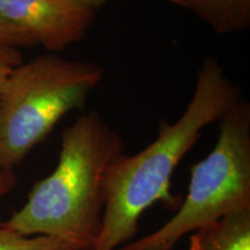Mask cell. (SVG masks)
Here are the masks:
<instances>
[{
	"label": "cell",
	"mask_w": 250,
	"mask_h": 250,
	"mask_svg": "<svg viewBox=\"0 0 250 250\" xmlns=\"http://www.w3.org/2000/svg\"><path fill=\"white\" fill-rule=\"evenodd\" d=\"M18 186V177L14 170L0 169V198L12 192Z\"/></svg>",
	"instance_id": "cell-11"
},
{
	"label": "cell",
	"mask_w": 250,
	"mask_h": 250,
	"mask_svg": "<svg viewBox=\"0 0 250 250\" xmlns=\"http://www.w3.org/2000/svg\"><path fill=\"white\" fill-rule=\"evenodd\" d=\"M95 19L78 0H0V22L48 52L58 54L85 39Z\"/></svg>",
	"instance_id": "cell-5"
},
{
	"label": "cell",
	"mask_w": 250,
	"mask_h": 250,
	"mask_svg": "<svg viewBox=\"0 0 250 250\" xmlns=\"http://www.w3.org/2000/svg\"><path fill=\"white\" fill-rule=\"evenodd\" d=\"M145 250H170V249H168L167 247H164V246H158V247H153V248H148Z\"/></svg>",
	"instance_id": "cell-13"
},
{
	"label": "cell",
	"mask_w": 250,
	"mask_h": 250,
	"mask_svg": "<svg viewBox=\"0 0 250 250\" xmlns=\"http://www.w3.org/2000/svg\"><path fill=\"white\" fill-rule=\"evenodd\" d=\"M78 1L96 13V12L100 11L103 6H105L108 2H110L111 0H78Z\"/></svg>",
	"instance_id": "cell-12"
},
{
	"label": "cell",
	"mask_w": 250,
	"mask_h": 250,
	"mask_svg": "<svg viewBox=\"0 0 250 250\" xmlns=\"http://www.w3.org/2000/svg\"><path fill=\"white\" fill-rule=\"evenodd\" d=\"M192 12L221 35L245 33L250 28V0H169Z\"/></svg>",
	"instance_id": "cell-7"
},
{
	"label": "cell",
	"mask_w": 250,
	"mask_h": 250,
	"mask_svg": "<svg viewBox=\"0 0 250 250\" xmlns=\"http://www.w3.org/2000/svg\"><path fill=\"white\" fill-rule=\"evenodd\" d=\"M0 250H78L51 236H23L6 227L0 218Z\"/></svg>",
	"instance_id": "cell-8"
},
{
	"label": "cell",
	"mask_w": 250,
	"mask_h": 250,
	"mask_svg": "<svg viewBox=\"0 0 250 250\" xmlns=\"http://www.w3.org/2000/svg\"><path fill=\"white\" fill-rule=\"evenodd\" d=\"M250 208V103L239 98L219 121L210 154L191 167L188 195L160 229L118 250L171 249L181 237L232 212Z\"/></svg>",
	"instance_id": "cell-4"
},
{
	"label": "cell",
	"mask_w": 250,
	"mask_h": 250,
	"mask_svg": "<svg viewBox=\"0 0 250 250\" xmlns=\"http://www.w3.org/2000/svg\"><path fill=\"white\" fill-rule=\"evenodd\" d=\"M124 139L98 110L65 127L55 170L39 181L6 227L23 236H51L78 250H95L102 232L105 179Z\"/></svg>",
	"instance_id": "cell-2"
},
{
	"label": "cell",
	"mask_w": 250,
	"mask_h": 250,
	"mask_svg": "<svg viewBox=\"0 0 250 250\" xmlns=\"http://www.w3.org/2000/svg\"><path fill=\"white\" fill-rule=\"evenodd\" d=\"M0 46L12 48H31L30 43L22 35L0 22Z\"/></svg>",
	"instance_id": "cell-10"
},
{
	"label": "cell",
	"mask_w": 250,
	"mask_h": 250,
	"mask_svg": "<svg viewBox=\"0 0 250 250\" xmlns=\"http://www.w3.org/2000/svg\"><path fill=\"white\" fill-rule=\"evenodd\" d=\"M241 96V87L227 77L218 59L203 61L182 116L174 123L159 121L154 142L137 154L123 153L109 168L102 232L95 250H115L131 241L138 233L142 214L155 203L168 208L179 205L170 192L175 168L201 138L202 131L220 121Z\"/></svg>",
	"instance_id": "cell-1"
},
{
	"label": "cell",
	"mask_w": 250,
	"mask_h": 250,
	"mask_svg": "<svg viewBox=\"0 0 250 250\" xmlns=\"http://www.w3.org/2000/svg\"><path fill=\"white\" fill-rule=\"evenodd\" d=\"M23 62L20 49L12 46H0V98L12 71Z\"/></svg>",
	"instance_id": "cell-9"
},
{
	"label": "cell",
	"mask_w": 250,
	"mask_h": 250,
	"mask_svg": "<svg viewBox=\"0 0 250 250\" xmlns=\"http://www.w3.org/2000/svg\"><path fill=\"white\" fill-rule=\"evenodd\" d=\"M103 76L96 62L56 52L19 64L0 98V169L14 170L65 115L83 109Z\"/></svg>",
	"instance_id": "cell-3"
},
{
	"label": "cell",
	"mask_w": 250,
	"mask_h": 250,
	"mask_svg": "<svg viewBox=\"0 0 250 250\" xmlns=\"http://www.w3.org/2000/svg\"><path fill=\"white\" fill-rule=\"evenodd\" d=\"M189 250H250V208L232 212L192 232Z\"/></svg>",
	"instance_id": "cell-6"
}]
</instances>
